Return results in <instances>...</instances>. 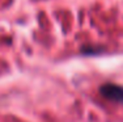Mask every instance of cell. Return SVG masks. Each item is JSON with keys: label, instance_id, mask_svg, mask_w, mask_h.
<instances>
[{"label": "cell", "instance_id": "6da1fadb", "mask_svg": "<svg viewBox=\"0 0 123 122\" xmlns=\"http://www.w3.org/2000/svg\"><path fill=\"white\" fill-rule=\"evenodd\" d=\"M99 95L104 98L114 103H123V85L114 83H105L99 87Z\"/></svg>", "mask_w": 123, "mask_h": 122}]
</instances>
